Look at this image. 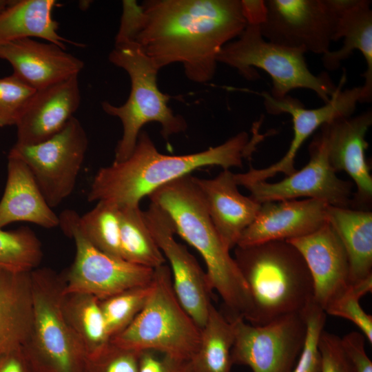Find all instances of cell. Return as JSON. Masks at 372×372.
Masks as SVG:
<instances>
[{
	"mask_svg": "<svg viewBox=\"0 0 372 372\" xmlns=\"http://www.w3.org/2000/svg\"><path fill=\"white\" fill-rule=\"evenodd\" d=\"M318 348L320 372H352L344 355L340 337L323 329L319 338Z\"/></svg>",
	"mask_w": 372,
	"mask_h": 372,
	"instance_id": "37",
	"label": "cell"
},
{
	"mask_svg": "<svg viewBox=\"0 0 372 372\" xmlns=\"http://www.w3.org/2000/svg\"><path fill=\"white\" fill-rule=\"evenodd\" d=\"M346 81L342 75L334 94L324 105L313 109L306 108L296 99L287 96L282 99H275L270 94L262 92L264 105L271 114L287 113L291 116L293 136L285 156L278 162L262 169L251 167L245 173L234 174L238 185L257 181L267 180L278 173L286 176L296 172L295 158L304 141L322 125L337 119L351 116L360 102L361 86L342 90Z\"/></svg>",
	"mask_w": 372,
	"mask_h": 372,
	"instance_id": "13",
	"label": "cell"
},
{
	"mask_svg": "<svg viewBox=\"0 0 372 372\" xmlns=\"http://www.w3.org/2000/svg\"><path fill=\"white\" fill-rule=\"evenodd\" d=\"M320 129L309 145V161L302 169L279 182L262 180L242 185L254 200L262 204L308 197L331 206L350 208L352 183L337 176L329 163L324 133Z\"/></svg>",
	"mask_w": 372,
	"mask_h": 372,
	"instance_id": "14",
	"label": "cell"
},
{
	"mask_svg": "<svg viewBox=\"0 0 372 372\" xmlns=\"http://www.w3.org/2000/svg\"><path fill=\"white\" fill-rule=\"evenodd\" d=\"M138 372H196L191 360L174 358L154 351H141Z\"/></svg>",
	"mask_w": 372,
	"mask_h": 372,
	"instance_id": "38",
	"label": "cell"
},
{
	"mask_svg": "<svg viewBox=\"0 0 372 372\" xmlns=\"http://www.w3.org/2000/svg\"><path fill=\"white\" fill-rule=\"evenodd\" d=\"M372 124V112L337 119L320 128L324 132L331 166L344 171L354 181L352 209L369 211L372 203V176L366 158L369 143L366 134Z\"/></svg>",
	"mask_w": 372,
	"mask_h": 372,
	"instance_id": "16",
	"label": "cell"
},
{
	"mask_svg": "<svg viewBox=\"0 0 372 372\" xmlns=\"http://www.w3.org/2000/svg\"><path fill=\"white\" fill-rule=\"evenodd\" d=\"M119 231L122 259L153 269L165 264L139 205L119 207Z\"/></svg>",
	"mask_w": 372,
	"mask_h": 372,
	"instance_id": "29",
	"label": "cell"
},
{
	"mask_svg": "<svg viewBox=\"0 0 372 372\" xmlns=\"http://www.w3.org/2000/svg\"><path fill=\"white\" fill-rule=\"evenodd\" d=\"M41 241L28 227L10 231L0 228V267L14 272H31L43 259Z\"/></svg>",
	"mask_w": 372,
	"mask_h": 372,
	"instance_id": "31",
	"label": "cell"
},
{
	"mask_svg": "<svg viewBox=\"0 0 372 372\" xmlns=\"http://www.w3.org/2000/svg\"><path fill=\"white\" fill-rule=\"evenodd\" d=\"M234 340L233 364L253 372H291L304 347L307 324L303 313L283 316L264 325H253L242 318H227Z\"/></svg>",
	"mask_w": 372,
	"mask_h": 372,
	"instance_id": "12",
	"label": "cell"
},
{
	"mask_svg": "<svg viewBox=\"0 0 372 372\" xmlns=\"http://www.w3.org/2000/svg\"><path fill=\"white\" fill-rule=\"evenodd\" d=\"M62 309L68 324L87 357L99 352L110 344L111 339L98 298L87 293H64Z\"/></svg>",
	"mask_w": 372,
	"mask_h": 372,
	"instance_id": "27",
	"label": "cell"
},
{
	"mask_svg": "<svg viewBox=\"0 0 372 372\" xmlns=\"http://www.w3.org/2000/svg\"><path fill=\"white\" fill-rule=\"evenodd\" d=\"M328 206L313 198L265 202L236 246L289 240L313 233L327 223Z\"/></svg>",
	"mask_w": 372,
	"mask_h": 372,
	"instance_id": "18",
	"label": "cell"
},
{
	"mask_svg": "<svg viewBox=\"0 0 372 372\" xmlns=\"http://www.w3.org/2000/svg\"><path fill=\"white\" fill-rule=\"evenodd\" d=\"M123 12L115 44L134 41L142 14L141 6L136 1H123Z\"/></svg>",
	"mask_w": 372,
	"mask_h": 372,
	"instance_id": "40",
	"label": "cell"
},
{
	"mask_svg": "<svg viewBox=\"0 0 372 372\" xmlns=\"http://www.w3.org/2000/svg\"><path fill=\"white\" fill-rule=\"evenodd\" d=\"M234 259L250 300L245 320L264 325L302 313L313 301V282L299 251L285 240L234 247Z\"/></svg>",
	"mask_w": 372,
	"mask_h": 372,
	"instance_id": "4",
	"label": "cell"
},
{
	"mask_svg": "<svg viewBox=\"0 0 372 372\" xmlns=\"http://www.w3.org/2000/svg\"><path fill=\"white\" fill-rule=\"evenodd\" d=\"M54 0H12L0 12V45L26 39L39 38L65 49V43L83 45L61 37L59 23L52 17Z\"/></svg>",
	"mask_w": 372,
	"mask_h": 372,
	"instance_id": "25",
	"label": "cell"
},
{
	"mask_svg": "<svg viewBox=\"0 0 372 372\" xmlns=\"http://www.w3.org/2000/svg\"><path fill=\"white\" fill-rule=\"evenodd\" d=\"M247 24L261 25L266 17L267 7L263 0H240Z\"/></svg>",
	"mask_w": 372,
	"mask_h": 372,
	"instance_id": "42",
	"label": "cell"
},
{
	"mask_svg": "<svg viewBox=\"0 0 372 372\" xmlns=\"http://www.w3.org/2000/svg\"><path fill=\"white\" fill-rule=\"evenodd\" d=\"M32 324L30 272L0 267V352L24 346Z\"/></svg>",
	"mask_w": 372,
	"mask_h": 372,
	"instance_id": "24",
	"label": "cell"
},
{
	"mask_svg": "<svg viewBox=\"0 0 372 372\" xmlns=\"http://www.w3.org/2000/svg\"><path fill=\"white\" fill-rule=\"evenodd\" d=\"M327 222L347 254L350 284L372 276V212L329 205Z\"/></svg>",
	"mask_w": 372,
	"mask_h": 372,
	"instance_id": "26",
	"label": "cell"
},
{
	"mask_svg": "<svg viewBox=\"0 0 372 372\" xmlns=\"http://www.w3.org/2000/svg\"><path fill=\"white\" fill-rule=\"evenodd\" d=\"M301 254L313 282V300L324 311L348 288L349 264L338 234L327 222L309 235L287 240Z\"/></svg>",
	"mask_w": 372,
	"mask_h": 372,
	"instance_id": "17",
	"label": "cell"
},
{
	"mask_svg": "<svg viewBox=\"0 0 372 372\" xmlns=\"http://www.w3.org/2000/svg\"><path fill=\"white\" fill-rule=\"evenodd\" d=\"M304 54L266 40L259 25L247 24L236 39L222 48L217 61L237 70L248 81L259 79L256 68L265 71L272 80L270 95L275 99H282L292 90L302 88L314 92L326 103L338 86L327 73L313 74Z\"/></svg>",
	"mask_w": 372,
	"mask_h": 372,
	"instance_id": "8",
	"label": "cell"
},
{
	"mask_svg": "<svg viewBox=\"0 0 372 372\" xmlns=\"http://www.w3.org/2000/svg\"><path fill=\"white\" fill-rule=\"evenodd\" d=\"M78 76L36 90L17 122L16 144L31 145L58 133L81 104Z\"/></svg>",
	"mask_w": 372,
	"mask_h": 372,
	"instance_id": "20",
	"label": "cell"
},
{
	"mask_svg": "<svg viewBox=\"0 0 372 372\" xmlns=\"http://www.w3.org/2000/svg\"><path fill=\"white\" fill-rule=\"evenodd\" d=\"M12 0H0V12L4 10Z\"/></svg>",
	"mask_w": 372,
	"mask_h": 372,
	"instance_id": "43",
	"label": "cell"
},
{
	"mask_svg": "<svg viewBox=\"0 0 372 372\" xmlns=\"http://www.w3.org/2000/svg\"><path fill=\"white\" fill-rule=\"evenodd\" d=\"M108 59L126 71L131 83L130 95L124 104L116 106L108 101L101 103L103 110L119 118L123 126L114 162L123 161L131 155L142 127L148 123H158L161 134L167 140L186 130L185 119L173 112L168 105L169 96L158 87V70L135 41L114 44Z\"/></svg>",
	"mask_w": 372,
	"mask_h": 372,
	"instance_id": "5",
	"label": "cell"
},
{
	"mask_svg": "<svg viewBox=\"0 0 372 372\" xmlns=\"http://www.w3.org/2000/svg\"><path fill=\"white\" fill-rule=\"evenodd\" d=\"M371 1L345 0L340 12L334 41L343 38V45L338 50L322 54V63L328 70L339 68L355 50L365 59L366 70L363 74L364 83L361 86L359 103L372 100V10Z\"/></svg>",
	"mask_w": 372,
	"mask_h": 372,
	"instance_id": "23",
	"label": "cell"
},
{
	"mask_svg": "<svg viewBox=\"0 0 372 372\" xmlns=\"http://www.w3.org/2000/svg\"><path fill=\"white\" fill-rule=\"evenodd\" d=\"M35 92L13 73L0 79V127L16 126Z\"/></svg>",
	"mask_w": 372,
	"mask_h": 372,
	"instance_id": "35",
	"label": "cell"
},
{
	"mask_svg": "<svg viewBox=\"0 0 372 372\" xmlns=\"http://www.w3.org/2000/svg\"><path fill=\"white\" fill-rule=\"evenodd\" d=\"M77 225L82 235L93 247L109 256L121 258L117 205L99 201L92 209L79 216Z\"/></svg>",
	"mask_w": 372,
	"mask_h": 372,
	"instance_id": "30",
	"label": "cell"
},
{
	"mask_svg": "<svg viewBox=\"0 0 372 372\" xmlns=\"http://www.w3.org/2000/svg\"><path fill=\"white\" fill-rule=\"evenodd\" d=\"M15 222L46 229L59 226V216L47 203L28 165L8 156L7 180L0 200V228Z\"/></svg>",
	"mask_w": 372,
	"mask_h": 372,
	"instance_id": "22",
	"label": "cell"
},
{
	"mask_svg": "<svg viewBox=\"0 0 372 372\" xmlns=\"http://www.w3.org/2000/svg\"><path fill=\"white\" fill-rule=\"evenodd\" d=\"M371 291L372 276L358 282L350 284L347 289L325 310L327 314L352 322L370 343H372V316L363 310L360 299Z\"/></svg>",
	"mask_w": 372,
	"mask_h": 372,
	"instance_id": "33",
	"label": "cell"
},
{
	"mask_svg": "<svg viewBox=\"0 0 372 372\" xmlns=\"http://www.w3.org/2000/svg\"><path fill=\"white\" fill-rule=\"evenodd\" d=\"M0 372H38L24 346L0 352Z\"/></svg>",
	"mask_w": 372,
	"mask_h": 372,
	"instance_id": "41",
	"label": "cell"
},
{
	"mask_svg": "<svg viewBox=\"0 0 372 372\" xmlns=\"http://www.w3.org/2000/svg\"><path fill=\"white\" fill-rule=\"evenodd\" d=\"M344 1L267 0L261 34L287 48L324 54L334 41Z\"/></svg>",
	"mask_w": 372,
	"mask_h": 372,
	"instance_id": "11",
	"label": "cell"
},
{
	"mask_svg": "<svg viewBox=\"0 0 372 372\" xmlns=\"http://www.w3.org/2000/svg\"><path fill=\"white\" fill-rule=\"evenodd\" d=\"M88 147V138L74 116L51 138L41 143L14 144L8 156L23 161L32 172L51 208L73 192Z\"/></svg>",
	"mask_w": 372,
	"mask_h": 372,
	"instance_id": "10",
	"label": "cell"
},
{
	"mask_svg": "<svg viewBox=\"0 0 372 372\" xmlns=\"http://www.w3.org/2000/svg\"><path fill=\"white\" fill-rule=\"evenodd\" d=\"M0 59L13 74L38 90L78 76L84 62L56 44L26 38L0 45Z\"/></svg>",
	"mask_w": 372,
	"mask_h": 372,
	"instance_id": "19",
	"label": "cell"
},
{
	"mask_svg": "<svg viewBox=\"0 0 372 372\" xmlns=\"http://www.w3.org/2000/svg\"><path fill=\"white\" fill-rule=\"evenodd\" d=\"M234 327L225 314L212 304L200 329L198 347L191 359L196 372H231Z\"/></svg>",
	"mask_w": 372,
	"mask_h": 372,
	"instance_id": "28",
	"label": "cell"
},
{
	"mask_svg": "<svg viewBox=\"0 0 372 372\" xmlns=\"http://www.w3.org/2000/svg\"><path fill=\"white\" fill-rule=\"evenodd\" d=\"M140 354L110 342L99 352L87 357L84 372H138Z\"/></svg>",
	"mask_w": 372,
	"mask_h": 372,
	"instance_id": "36",
	"label": "cell"
},
{
	"mask_svg": "<svg viewBox=\"0 0 372 372\" xmlns=\"http://www.w3.org/2000/svg\"><path fill=\"white\" fill-rule=\"evenodd\" d=\"M200 340V328L178 300L170 269L164 264L154 270L151 293L142 310L110 342L136 351H154L191 360Z\"/></svg>",
	"mask_w": 372,
	"mask_h": 372,
	"instance_id": "6",
	"label": "cell"
},
{
	"mask_svg": "<svg viewBox=\"0 0 372 372\" xmlns=\"http://www.w3.org/2000/svg\"><path fill=\"white\" fill-rule=\"evenodd\" d=\"M145 223L165 258L168 260L175 294L181 305L201 329L211 306V289L206 271L187 249L174 238L173 223L158 205L150 203L143 211Z\"/></svg>",
	"mask_w": 372,
	"mask_h": 372,
	"instance_id": "15",
	"label": "cell"
},
{
	"mask_svg": "<svg viewBox=\"0 0 372 372\" xmlns=\"http://www.w3.org/2000/svg\"><path fill=\"white\" fill-rule=\"evenodd\" d=\"M254 125L252 136L241 132L223 143L184 155H166L158 151L146 131H141L131 155L113 162L96 173L87 194L89 202L105 201L118 207L139 205L140 200L161 186L194 170L220 166L223 169L242 166L251 159L256 146L265 138Z\"/></svg>",
	"mask_w": 372,
	"mask_h": 372,
	"instance_id": "2",
	"label": "cell"
},
{
	"mask_svg": "<svg viewBox=\"0 0 372 372\" xmlns=\"http://www.w3.org/2000/svg\"><path fill=\"white\" fill-rule=\"evenodd\" d=\"M307 324L302 350L291 372H320L321 358L318 340L324 329L327 313L313 300L302 312Z\"/></svg>",
	"mask_w": 372,
	"mask_h": 372,
	"instance_id": "34",
	"label": "cell"
},
{
	"mask_svg": "<svg viewBox=\"0 0 372 372\" xmlns=\"http://www.w3.org/2000/svg\"><path fill=\"white\" fill-rule=\"evenodd\" d=\"M32 324L24 345L38 372H84L87 354L62 309L63 273L37 268L30 272Z\"/></svg>",
	"mask_w": 372,
	"mask_h": 372,
	"instance_id": "7",
	"label": "cell"
},
{
	"mask_svg": "<svg viewBox=\"0 0 372 372\" xmlns=\"http://www.w3.org/2000/svg\"><path fill=\"white\" fill-rule=\"evenodd\" d=\"M365 336L358 331H351L340 338L344 355L352 372H372V362L365 351Z\"/></svg>",
	"mask_w": 372,
	"mask_h": 372,
	"instance_id": "39",
	"label": "cell"
},
{
	"mask_svg": "<svg viewBox=\"0 0 372 372\" xmlns=\"http://www.w3.org/2000/svg\"><path fill=\"white\" fill-rule=\"evenodd\" d=\"M79 216L66 210L59 216L63 232L74 239L76 245L74 262L63 273L64 293H87L101 300L152 282L154 269L109 256L93 247L79 229Z\"/></svg>",
	"mask_w": 372,
	"mask_h": 372,
	"instance_id": "9",
	"label": "cell"
},
{
	"mask_svg": "<svg viewBox=\"0 0 372 372\" xmlns=\"http://www.w3.org/2000/svg\"><path fill=\"white\" fill-rule=\"evenodd\" d=\"M141 6L134 41L158 70L179 63L198 83L212 79L219 52L247 25L240 0H147Z\"/></svg>",
	"mask_w": 372,
	"mask_h": 372,
	"instance_id": "1",
	"label": "cell"
},
{
	"mask_svg": "<svg viewBox=\"0 0 372 372\" xmlns=\"http://www.w3.org/2000/svg\"><path fill=\"white\" fill-rule=\"evenodd\" d=\"M151 290L152 282L147 285L127 289L99 300L106 330L110 339L122 332L132 322L145 306Z\"/></svg>",
	"mask_w": 372,
	"mask_h": 372,
	"instance_id": "32",
	"label": "cell"
},
{
	"mask_svg": "<svg viewBox=\"0 0 372 372\" xmlns=\"http://www.w3.org/2000/svg\"><path fill=\"white\" fill-rule=\"evenodd\" d=\"M148 197L167 212L175 234L203 258L210 287L219 294L229 312L225 316L245 319L250 306L247 285L210 218L194 176L189 174L169 182Z\"/></svg>",
	"mask_w": 372,
	"mask_h": 372,
	"instance_id": "3",
	"label": "cell"
},
{
	"mask_svg": "<svg viewBox=\"0 0 372 372\" xmlns=\"http://www.w3.org/2000/svg\"><path fill=\"white\" fill-rule=\"evenodd\" d=\"M194 178L223 242L231 250L256 217L261 204L240 193L229 169H223L214 178Z\"/></svg>",
	"mask_w": 372,
	"mask_h": 372,
	"instance_id": "21",
	"label": "cell"
}]
</instances>
